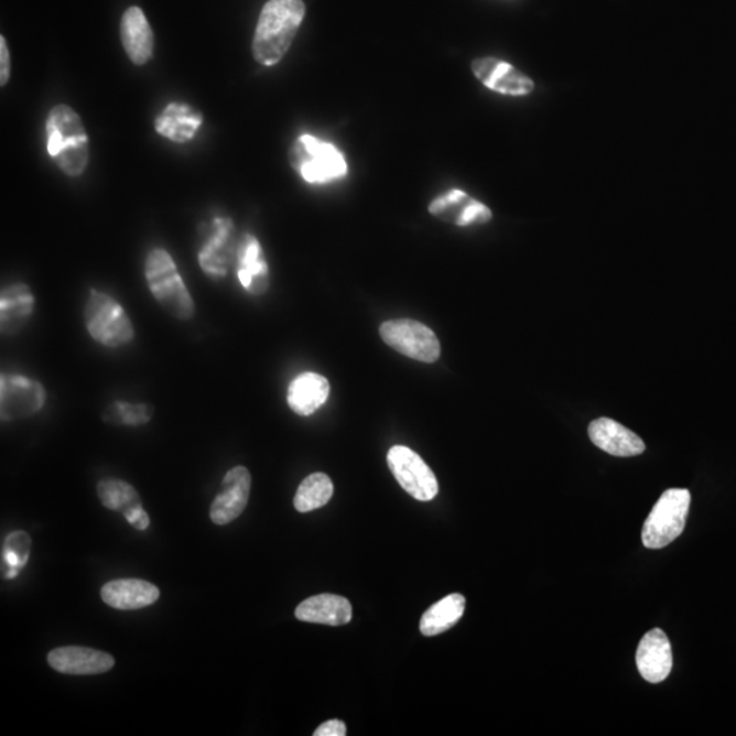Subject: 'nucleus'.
I'll use <instances>...</instances> for the list:
<instances>
[{
    "label": "nucleus",
    "mask_w": 736,
    "mask_h": 736,
    "mask_svg": "<svg viewBox=\"0 0 736 736\" xmlns=\"http://www.w3.org/2000/svg\"><path fill=\"white\" fill-rule=\"evenodd\" d=\"M48 664L61 674L99 675L113 669L112 654L84 647H61L51 651Z\"/></svg>",
    "instance_id": "obj_11"
},
{
    "label": "nucleus",
    "mask_w": 736,
    "mask_h": 736,
    "mask_svg": "<svg viewBox=\"0 0 736 736\" xmlns=\"http://www.w3.org/2000/svg\"><path fill=\"white\" fill-rule=\"evenodd\" d=\"M333 493H335V487L329 476L321 473L313 474L299 486L293 505L299 513H309V511L324 508L332 499Z\"/></svg>",
    "instance_id": "obj_25"
},
{
    "label": "nucleus",
    "mask_w": 736,
    "mask_h": 736,
    "mask_svg": "<svg viewBox=\"0 0 736 736\" xmlns=\"http://www.w3.org/2000/svg\"><path fill=\"white\" fill-rule=\"evenodd\" d=\"M465 597L459 594H452L444 599L435 603L424 613L421 619V631L425 637L442 635L463 618L465 611Z\"/></svg>",
    "instance_id": "obj_24"
},
{
    "label": "nucleus",
    "mask_w": 736,
    "mask_h": 736,
    "mask_svg": "<svg viewBox=\"0 0 736 736\" xmlns=\"http://www.w3.org/2000/svg\"><path fill=\"white\" fill-rule=\"evenodd\" d=\"M10 78V54L6 39L0 37V85L4 86Z\"/></svg>",
    "instance_id": "obj_30"
},
{
    "label": "nucleus",
    "mask_w": 736,
    "mask_h": 736,
    "mask_svg": "<svg viewBox=\"0 0 736 736\" xmlns=\"http://www.w3.org/2000/svg\"><path fill=\"white\" fill-rule=\"evenodd\" d=\"M47 401V392L36 379L2 374L0 377V416L3 422L19 421L37 413Z\"/></svg>",
    "instance_id": "obj_9"
},
{
    "label": "nucleus",
    "mask_w": 736,
    "mask_h": 736,
    "mask_svg": "<svg viewBox=\"0 0 736 736\" xmlns=\"http://www.w3.org/2000/svg\"><path fill=\"white\" fill-rule=\"evenodd\" d=\"M97 496L105 508L120 513L142 506L140 494L128 481L120 479H105L97 485Z\"/></svg>",
    "instance_id": "obj_26"
},
{
    "label": "nucleus",
    "mask_w": 736,
    "mask_h": 736,
    "mask_svg": "<svg viewBox=\"0 0 736 736\" xmlns=\"http://www.w3.org/2000/svg\"><path fill=\"white\" fill-rule=\"evenodd\" d=\"M690 500L692 496L686 488H670L663 493L642 528L641 539L647 549H664L681 537Z\"/></svg>",
    "instance_id": "obj_5"
},
{
    "label": "nucleus",
    "mask_w": 736,
    "mask_h": 736,
    "mask_svg": "<svg viewBox=\"0 0 736 736\" xmlns=\"http://www.w3.org/2000/svg\"><path fill=\"white\" fill-rule=\"evenodd\" d=\"M331 394L329 381L316 372H303L290 383L286 401L296 415L310 416L325 404Z\"/></svg>",
    "instance_id": "obj_20"
},
{
    "label": "nucleus",
    "mask_w": 736,
    "mask_h": 736,
    "mask_svg": "<svg viewBox=\"0 0 736 736\" xmlns=\"http://www.w3.org/2000/svg\"><path fill=\"white\" fill-rule=\"evenodd\" d=\"M588 433L597 447L615 457H632L646 452L640 436L613 419H596L589 424Z\"/></svg>",
    "instance_id": "obj_15"
},
{
    "label": "nucleus",
    "mask_w": 736,
    "mask_h": 736,
    "mask_svg": "<svg viewBox=\"0 0 736 736\" xmlns=\"http://www.w3.org/2000/svg\"><path fill=\"white\" fill-rule=\"evenodd\" d=\"M347 735V727L342 721H329L321 724L314 736H345Z\"/></svg>",
    "instance_id": "obj_31"
},
{
    "label": "nucleus",
    "mask_w": 736,
    "mask_h": 736,
    "mask_svg": "<svg viewBox=\"0 0 736 736\" xmlns=\"http://www.w3.org/2000/svg\"><path fill=\"white\" fill-rule=\"evenodd\" d=\"M47 149L57 166L68 176L84 174L89 161V141L83 120L73 108H53L47 119Z\"/></svg>",
    "instance_id": "obj_2"
},
{
    "label": "nucleus",
    "mask_w": 736,
    "mask_h": 736,
    "mask_svg": "<svg viewBox=\"0 0 736 736\" xmlns=\"http://www.w3.org/2000/svg\"><path fill=\"white\" fill-rule=\"evenodd\" d=\"M251 475L246 467L229 469L224 476L223 491L213 500L210 520L216 526H228L243 513L249 504Z\"/></svg>",
    "instance_id": "obj_10"
},
{
    "label": "nucleus",
    "mask_w": 736,
    "mask_h": 736,
    "mask_svg": "<svg viewBox=\"0 0 736 736\" xmlns=\"http://www.w3.org/2000/svg\"><path fill=\"white\" fill-rule=\"evenodd\" d=\"M475 77L487 88L500 95L526 96L534 88L533 80L513 66L494 57H483L473 63Z\"/></svg>",
    "instance_id": "obj_12"
},
{
    "label": "nucleus",
    "mask_w": 736,
    "mask_h": 736,
    "mask_svg": "<svg viewBox=\"0 0 736 736\" xmlns=\"http://www.w3.org/2000/svg\"><path fill=\"white\" fill-rule=\"evenodd\" d=\"M86 329L95 342L120 348L134 340L136 331L122 304L106 292L90 290L84 307Z\"/></svg>",
    "instance_id": "obj_4"
},
{
    "label": "nucleus",
    "mask_w": 736,
    "mask_h": 736,
    "mask_svg": "<svg viewBox=\"0 0 736 736\" xmlns=\"http://www.w3.org/2000/svg\"><path fill=\"white\" fill-rule=\"evenodd\" d=\"M32 540L29 534L22 531L10 533L4 539L2 549V562L4 577L13 580L19 576L22 569L25 567L31 554Z\"/></svg>",
    "instance_id": "obj_27"
},
{
    "label": "nucleus",
    "mask_w": 736,
    "mask_h": 736,
    "mask_svg": "<svg viewBox=\"0 0 736 736\" xmlns=\"http://www.w3.org/2000/svg\"><path fill=\"white\" fill-rule=\"evenodd\" d=\"M382 340L407 358L434 364L441 356V343L430 327L413 320L383 322L379 327Z\"/></svg>",
    "instance_id": "obj_7"
},
{
    "label": "nucleus",
    "mask_w": 736,
    "mask_h": 736,
    "mask_svg": "<svg viewBox=\"0 0 736 736\" xmlns=\"http://www.w3.org/2000/svg\"><path fill=\"white\" fill-rule=\"evenodd\" d=\"M145 278L149 290L166 313L181 321L193 318L195 303L169 252L163 249L149 252Z\"/></svg>",
    "instance_id": "obj_3"
},
{
    "label": "nucleus",
    "mask_w": 736,
    "mask_h": 736,
    "mask_svg": "<svg viewBox=\"0 0 736 736\" xmlns=\"http://www.w3.org/2000/svg\"><path fill=\"white\" fill-rule=\"evenodd\" d=\"M123 516L132 528L138 529V531H145V529L151 526V520H149V516L145 509H143V506H138V508L129 510L128 513H125Z\"/></svg>",
    "instance_id": "obj_29"
},
{
    "label": "nucleus",
    "mask_w": 736,
    "mask_h": 736,
    "mask_svg": "<svg viewBox=\"0 0 736 736\" xmlns=\"http://www.w3.org/2000/svg\"><path fill=\"white\" fill-rule=\"evenodd\" d=\"M120 36L126 53L134 65H145L151 59L154 47L152 28L143 11L137 6L126 10L120 24Z\"/></svg>",
    "instance_id": "obj_19"
},
{
    "label": "nucleus",
    "mask_w": 736,
    "mask_h": 736,
    "mask_svg": "<svg viewBox=\"0 0 736 736\" xmlns=\"http://www.w3.org/2000/svg\"><path fill=\"white\" fill-rule=\"evenodd\" d=\"M306 14L303 0H269L258 20L252 54L263 66H274L290 50Z\"/></svg>",
    "instance_id": "obj_1"
},
{
    "label": "nucleus",
    "mask_w": 736,
    "mask_h": 736,
    "mask_svg": "<svg viewBox=\"0 0 736 736\" xmlns=\"http://www.w3.org/2000/svg\"><path fill=\"white\" fill-rule=\"evenodd\" d=\"M234 221L228 217H216L210 238L199 251L201 269L212 279L226 278L231 260Z\"/></svg>",
    "instance_id": "obj_17"
},
{
    "label": "nucleus",
    "mask_w": 736,
    "mask_h": 736,
    "mask_svg": "<svg viewBox=\"0 0 736 736\" xmlns=\"http://www.w3.org/2000/svg\"><path fill=\"white\" fill-rule=\"evenodd\" d=\"M388 465L396 480L411 497L429 502L439 494V481L433 470L412 448L401 445L390 448Z\"/></svg>",
    "instance_id": "obj_8"
},
{
    "label": "nucleus",
    "mask_w": 736,
    "mask_h": 736,
    "mask_svg": "<svg viewBox=\"0 0 736 736\" xmlns=\"http://www.w3.org/2000/svg\"><path fill=\"white\" fill-rule=\"evenodd\" d=\"M101 599L109 607L132 611L154 605L160 599V589L145 580H113L102 586Z\"/></svg>",
    "instance_id": "obj_16"
},
{
    "label": "nucleus",
    "mask_w": 736,
    "mask_h": 736,
    "mask_svg": "<svg viewBox=\"0 0 736 736\" xmlns=\"http://www.w3.org/2000/svg\"><path fill=\"white\" fill-rule=\"evenodd\" d=\"M431 215L458 227H468L473 224H485L491 220L493 213L486 205L470 198L462 190H451L430 204Z\"/></svg>",
    "instance_id": "obj_13"
},
{
    "label": "nucleus",
    "mask_w": 736,
    "mask_h": 736,
    "mask_svg": "<svg viewBox=\"0 0 736 736\" xmlns=\"http://www.w3.org/2000/svg\"><path fill=\"white\" fill-rule=\"evenodd\" d=\"M291 163L312 184L331 183L348 174L347 161L335 145L307 134L293 143Z\"/></svg>",
    "instance_id": "obj_6"
},
{
    "label": "nucleus",
    "mask_w": 736,
    "mask_h": 736,
    "mask_svg": "<svg viewBox=\"0 0 736 736\" xmlns=\"http://www.w3.org/2000/svg\"><path fill=\"white\" fill-rule=\"evenodd\" d=\"M295 617L307 624L342 626L353 619V606L343 596L324 594L302 602Z\"/></svg>",
    "instance_id": "obj_21"
},
{
    "label": "nucleus",
    "mask_w": 736,
    "mask_h": 736,
    "mask_svg": "<svg viewBox=\"0 0 736 736\" xmlns=\"http://www.w3.org/2000/svg\"><path fill=\"white\" fill-rule=\"evenodd\" d=\"M636 661L643 680L651 683L667 680L672 670V649L663 630L653 629L642 637Z\"/></svg>",
    "instance_id": "obj_14"
},
{
    "label": "nucleus",
    "mask_w": 736,
    "mask_h": 736,
    "mask_svg": "<svg viewBox=\"0 0 736 736\" xmlns=\"http://www.w3.org/2000/svg\"><path fill=\"white\" fill-rule=\"evenodd\" d=\"M153 415L152 407L141 402V404H132L128 401H115L111 407H108L105 419L112 424L136 425L147 424L151 421Z\"/></svg>",
    "instance_id": "obj_28"
},
{
    "label": "nucleus",
    "mask_w": 736,
    "mask_h": 736,
    "mask_svg": "<svg viewBox=\"0 0 736 736\" xmlns=\"http://www.w3.org/2000/svg\"><path fill=\"white\" fill-rule=\"evenodd\" d=\"M201 125H203V115L187 105L171 102L158 117L154 128L160 136L177 143H184L193 140Z\"/></svg>",
    "instance_id": "obj_22"
},
{
    "label": "nucleus",
    "mask_w": 736,
    "mask_h": 736,
    "mask_svg": "<svg viewBox=\"0 0 736 736\" xmlns=\"http://www.w3.org/2000/svg\"><path fill=\"white\" fill-rule=\"evenodd\" d=\"M238 279L252 295H261L269 286V267L260 241L246 234L238 250Z\"/></svg>",
    "instance_id": "obj_18"
},
{
    "label": "nucleus",
    "mask_w": 736,
    "mask_h": 736,
    "mask_svg": "<svg viewBox=\"0 0 736 736\" xmlns=\"http://www.w3.org/2000/svg\"><path fill=\"white\" fill-rule=\"evenodd\" d=\"M34 309V296L24 283H15L2 291L0 296V324L3 335H13L24 326Z\"/></svg>",
    "instance_id": "obj_23"
}]
</instances>
